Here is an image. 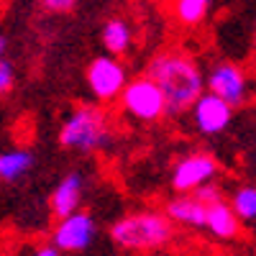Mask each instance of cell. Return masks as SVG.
Here are the masks:
<instances>
[{"label": "cell", "mask_w": 256, "mask_h": 256, "mask_svg": "<svg viewBox=\"0 0 256 256\" xmlns=\"http://www.w3.org/2000/svg\"><path fill=\"white\" fill-rule=\"evenodd\" d=\"M146 77H152L164 98L169 116H182L192 108L202 92H205V72L200 67V62L184 49H164L148 59Z\"/></svg>", "instance_id": "cell-1"}, {"label": "cell", "mask_w": 256, "mask_h": 256, "mask_svg": "<svg viewBox=\"0 0 256 256\" xmlns=\"http://www.w3.org/2000/svg\"><path fill=\"white\" fill-rule=\"evenodd\" d=\"M110 241L131 254H152L162 251L174 241V223L169 220L164 210H134L120 216L110 230H108Z\"/></svg>", "instance_id": "cell-2"}, {"label": "cell", "mask_w": 256, "mask_h": 256, "mask_svg": "<svg viewBox=\"0 0 256 256\" xmlns=\"http://www.w3.org/2000/svg\"><path fill=\"white\" fill-rule=\"evenodd\" d=\"M113 141V120L102 102H88L64 118L59 126V144L70 152L80 154H98L108 148Z\"/></svg>", "instance_id": "cell-3"}, {"label": "cell", "mask_w": 256, "mask_h": 256, "mask_svg": "<svg viewBox=\"0 0 256 256\" xmlns=\"http://www.w3.org/2000/svg\"><path fill=\"white\" fill-rule=\"evenodd\" d=\"M118 102H120L123 113L136 123H156L164 116H169L166 98H164L162 88L146 74L128 80Z\"/></svg>", "instance_id": "cell-4"}, {"label": "cell", "mask_w": 256, "mask_h": 256, "mask_svg": "<svg viewBox=\"0 0 256 256\" xmlns=\"http://www.w3.org/2000/svg\"><path fill=\"white\" fill-rule=\"evenodd\" d=\"M84 82L98 102H116L128 84V67L113 54L95 56L84 70Z\"/></svg>", "instance_id": "cell-5"}, {"label": "cell", "mask_w": 256, "mask_h": 256, "mask_svg": "<svg viewBox=\"0 0 256 256\" xmlns=\"http://www.w3.org/2000/svg\"><path fill=\"white\" fill-rule=\"evenodd\" d=\"M205 90L223 98L233 108H241L251 98L248 70L238 62H218L205 72Z\"/></svg>", "instance_id": "cell-6"}, {"label": "cell", "mask_w": 256, "mask_h": 256, "mask_svg": "<svg viewBox=\"0 0 256 256\" xmlns=\"http://www.w3.org/2000/svg\"><path fill=\"white\" fill-rule=\"evenodd\" d=\"M218 172H220V164L216 156L208 152H195L174 162L169 182H172V190L177 195H187V192H195L208 182H216Z\"/></svg>", "instance_id": "cell-7"}, {"label": "cell", "mask_w": 256, "mask_h": 256, "mask_svg": "<svg viewBox=\"0 0 256 256\" xmlns=\"http://www.w3.org/2000/svg\"><path fill=\"white\" fill-rule=\"evenodd\" d=\"M98 236V223L88 210H77L72 216H64L52 228V244L62 254H80L90 248Z\"/></svg>", "instance_id": "cell-8"}, {"label": "cell", "mask_w": 256, "mask_h": 256, "mask_svg": "<svg viewBox=\"0 0 256 256\" xmlns=\"http://www.w3.org/2000/svg\"><path fill=\"white\" fill-rule=\"evenodd\" d=\"M187 113L192 118V126H195L202 136H218V134H223L226 128L230 126L236 108L228 105L223 98H218V95H212V92L205 90L195 102H192V108Z\"/></svg>", "instance_id": "cell-9"}, {"label": "cell", "mask_w": 256, "mask_h": 256, "mask_svg": "<svg viewBox=\"0 0 256 256\" xmlns=\"http://www.w3.org/2000/svg\"><path fill=\"white\" fill-rule=\"evenodd\" d=\"M82 192H84V180L80 172H70L59 180V184L54 187L52 198H49V210L52 216L59 220L64 216H72L82 205Z\"/></svg>", "instance_id": "cell-10"}, {"label": "cell", "mask_w": 256, "mask_h": 256, "mask_svg": "<svg viewBox=\"0 0 256 256\" xmlns=\"http://www.w3.org/2000/svg\"><path fill=\"white\" fill-rule=\"evenodd\" d=\"M241 218L236 216V210L230 208V202L223 198L218 202L208 205V212H205V230L210 233L212 238L218 241H233L241 236Z\"/></svg>", "instance_id": "cell-11"}, {"label": "cell", "mask_w": 256, "mask_h": 256, "mask_svg": "<svg viewBox=\"0 0 256 256\" xmlns=\"http://www.w3.org/2000/svg\"><path fill=\"white\" fill-rule=\"evenodd\" d=\"M164 212L169 216L174 226H182V228H205V212H208V205L200 202L192 192L187 195H177L172 198L166 205H164Z\"/></svg>", "instance_id": "cell-12"}, {"label": "cell", "mask_w": 256, "mask_h": 256, "mask_svg": "<svg viewBox=\"0 0 256 256\" xmlns=\"http://www.w3.org/2000/svg\"><path fill=\"white\" fill-rule=\"evenodd\" d=\"M100 38H102V46L108 54L113 56H126L134 46V26L128 24L126 18L120 16H113L102 24V31H100Z\"/></svg>", "instance_id": "cell-13"}, {"label": "cell", "mask_w": 256, "mask_h": 256, "mask_svg": "<svg viewBox=\"0 0 256 256\" xmlns=\"http://www.w3.org/2000/svg\"><path fill=\"white\" fill-rule=\"evenodd\" d=\"M166 8L172 20H177L180 26L198 28L208 20L212 10V0H172V3H166Z\"/></svg>", "instance_id": "cell-14"}, {"label": "cell", "mask_w": 256, "mask_h": 256, "mask_svg": "<svg viewBox=\"0 0 256 256\" xmlns=\"http://www.w3.org/2000/svg\"><path fill=\"white\" fill-rule=\"evenodd\" d=\"M34 166V154L28 148H6L0 152V182H18Z\"/></svg>", "instance_id": "cell-15"}, {"label": "cell", "mask_w": 256, "mask_h": 256, "mask_svg": "<svg viewBox=\"0 0 256 256\" xmlns=\"http://www.w3.org/2000/svg\"><path fill=\"white\" fill-rule=\"evenodd\" d=\"M230 208L236 210L241 223H256V184H241L228 195Z\"/></svg>", "instance_id": "cell-16"}, {"label": "cell", "mask_w": 256, "mask_h": 256, "mask_svg": "<svg viewBox=\"0 0 256 256\" xmlns=\"http://www.w3.org/2000/svg\"><path fill=\"white\" fill-rule=\"evenodd\" d=\"M192 195H195L200 202H205V205H212V202H218V200L226 198V195H223V187H220L218 182H208V184L198 187Z\"/></svg>", "instance_id": "cell-17"}, {"label": "cell", "mask_w": 256, "mask_h": 256, "mask_svg": "<svg viewBox=\"0 0 256 256\" xmlns=\"http://www.w3.org/2000/svg\"><path fill=\"white\" fill-rule=\"evenodd\" d=\"M16 84V67L10 59H0V95H8Z\"/></svg>", "instance_id": "cell-18"}, {"label": "cell", "mask_w": 256, "mask_h": 256, "mask_svg": "<svg viewBox=\"0 0 256 256\" xmlns=\"http://www.w3.org/2000/svg\"><path fill=\"white\" fill-rule=\"evenodd\" d=\"M41 6H44V10L49 13H56V16H64V13H72L77 0H38Z\"/></svg>", "instance_id": "cell-19"}, {"label": "cell", "mask_w": 256, "mask_h": 256, "mask_svg": "<svg viewBox=\"0 0 256 256\" xmlns=\"http://www.w3.org/2000/svg\"><path fill=\"white\" fill-rule=\"evenodd\" d=\"M34 256H62V251L54 246V244H46V246H38L34 251Z\"/></svg>", "instance_id": "cell-20"}, {"label": "cell", "mask_w": 256, "mask_h": 256, "mask_svg": "<svg viewBox=\"0 0 256 256\" xmlns=\"http://www.w3.org/2000/svg\"><path fill=\"white\" fill-rule=\"evenodd\" d=\"M251 64L256 70V24H254V36H251Z\"/></svg>", "instance_id": "cell-21"}, {"label": "cell", "mask_w": 256, "mask_h": 256, "mask_svg": "<svg viewBox=\"0 0 256 256\" xmlns=\"http://www.w3.org/2000/svg\"><path fill=\"white\" fill-rule=\"evenodd\" d=\"M162 3H164V6H166V3H172V0H162Z\"/></svg>", "instance_id": "cell-22"}]
</instances>
